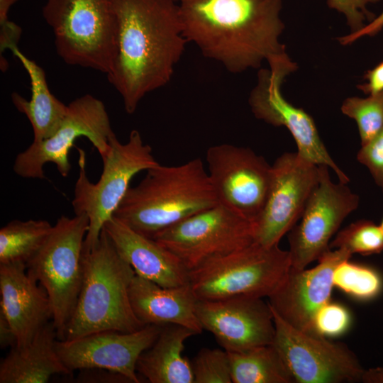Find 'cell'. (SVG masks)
<instances>
[{
  "instance_id": "1",
  "label": "cell",
  "mask_w": 383,
  "mask_h": 383,
  "mask_svg": "<svg viewBox=\"0 0 383 383\" xmlns=\"http://www.w3.org/2000/svg\"><path fill=\"white\" fill-rule=\"evenodd\" d=\"M178 5L188 43L229 72L258 69L264 62L274 72L296 70L279 40L282 0H179Z\"/></svg>"
},
{
  "instance_id": "2",
  "label": "cell",
  "mask_w": 383,
  "mask_h": 383,
  "mask_svg": "<svg viewBox=\"0 0 383 383\" xmlns=\"http://www.w3.org/2000/svg\"><path fill=\"white\" fill-rule=\"evenodd\" d=\"M116 51L109 83L133 113L148 93L171 80L188 41L174 0H113Z\"/></svg>"
},
{
  "instance_id": "3",
  "label": "cell",
  "mask_w": 383,
  "mask_h": 383,
  "mask_svg": "<svg viewBox=\"0 0 383 383\" xmlns=\"http://www.w3.org/2000/svg\"><path fill=\"white\" fill-rule=\"evenodd\" d=\"M146 172L128 189L113 216L147 237L218 204L199 158L177 166L159 164Z\"/></svg>"
},
{
  "instance_id": "4",
  "label": "cell",
  "mask_w": 383,
  "mask_h": 383,
  "mask_svg": "<svg viewBox=\"0 0 383 383\" xmlns=\"http://www.w3.org/2000/svg\"><path fill=\"white\" fill-rule=\"evenodd\" d=\"M84 277L65 340L116 331L129 333L144 325L135 315L129 287L135 272L103 228L96 245L83 251Z\"/></svg>"
},
{
  "instance_id": "5",
  "label": "cell",
  "mask_w": 383,
  "mask_h": 383,
  "mask_svg": "<svg viewBox=\"0 0 383 383\" xmlns=\"http://www.w3.org/2000/svg\"><path fill=\"white\" fill-rule=\"evenodd\" d=\"M42 13L65 63L110 72L116 51L113 0H46Z\"/></svg>"
},
{
  "instance_id": "6",
  "label": "cell",
  "mask_w": 383,
  "mask_h": 383,
  "mask_svg": "<svg viewBox=\"0 0 383 383\" xmlns=\"http://www.w3.org/2000/svg\"><path fill=\"white\" fill-rule=\"evenodd\" d=\"M109 145V151L102 160V173L95 183L87 175L85 154L79 150V172L72 206L75 214L84 213L89 218L84 252L96 245L105 223L119 206L133 177L160 164L152 155V148L143 142L136 130L131 131L126 143H121L114 135Z\"/></svg>"
},
{
  "instance_id": "7",
  "label": "cell",
  "mask_w": 383,
  "mask_h": 383,
  "mask_svg": "<svg viewBox=\"0 0 383 383\" xmlns=\"http://www.w3.org/2000/svg\"><path fill=\"white\" fill-rule=\"evenodd\" d=\"M89 228L84 213L60 216L48 238L26 265L27 272L47 292L57 340H65L84 277L83 248Z\"/></svg>"
},
{
  "instance_id": "8",
  "label": "cell",
  "mask_w": 383,
  "mask_h": 383,
  "mask_svg": "<svg viewBox=\"0 0 383 383\" xmlns=\"http://www.w3.org/2000/svg\"><path fill=\"white\" fill-rule=\"evenodd\" d=\"M291 267L288 250L255 243L211 260L189 272L196 298L215 300L236 296H270Z\"/></svg>"
},
{
  "instance_id": "9",
  "label": "cell",
  "mask_w": 383,
  "mask_h": 383,
  "mask_svg": "<svg viewBox=\"0 0 383 383\" xmlns=\"http://www.w3.org/2000/svg\"><path fill=\"white\" fill-rule=\"evenodd\" d=\"M114 135L104 103L89 94H84L67 105L64 119L52 135L41 141H33L16 155L13 170L23 178L42 179L45 178V165L51 162L65 177L71 170L69 152L78 138H88L103 160Z\"/></svg>"
},
{
  "instance_id": "10",
  "label": "cell",
  "mask_w": 383,
  "mask_h": 383,
  "mask_svg": "<svg viewBox=\"0 0 383 383\" xmlns=\"http://www.w3.org/2000/svg\"><path fill=\"white\" fill-rule=\"evenodd\" d=\"M152 238L173 252L190 272L252 244L253 223L218 203Z\"/></svg>"
},
{
  "instance_id": "11",
  "label": "cell",
  "mask_w": 383,
  "mask_h": 383,
  "mask_svg": "<svg viewBox=\"0 0 383 383\" xmlns=\"http://www.w3.org/2000/svg\"><path fill=\"white\" fill-rule=\"evenodd\" d=\"M272 312V345L295 383L361 382L365 369L345 345L301 331Z\"/></svg>"
},
{
  "instance_id": "12",
  "label": "cell",
  "mask_w": 383,
  "mask_h": 383,
  "mask_svg": "<svg viewBox=\"0 0 383 383\" xmlns=\"http://www.w3.org/2000/svg\"><path fill=\"white\" fill-rule=\"evenodd\" d=\"M208 175L218 204L254 223L272 181V165L249 148L223 143L206 151Z\"/></svg>"
},
{
  "instance_id": "13",
  "label": "cell",
  "mask_w": 383,
  "mask_h": 383,
  "mask_svg": "<svg viewBox=\"0 0 383 383\" xmlns=\"http://www.w3.org/2000/svg\"><path fill=\"white\" fill-rule=\"evenodd\" d=\"M319 176V165L297 152L276 159L265 206L253 223L254 243L264 247L279 244L300 219Z\"/></svg>"
},
{
  "instance_id": "14",
  "label": "cell",
  "mask_w": 383,
  "mask_h": 383,
  "mask_svg": "<svg viewBox=\"0 0 383 383\" xmlns=\"http://www.w3.org/2000/svg\"><path fill=\"white\" fill-rule=\"evenodd\" d=\"M319 169L318 182L289 234L291 267L296 269L306 268L330 250L331 238L359 205V196L346 183H334L327 166Z\"/></svg>"
},
{
  "instance_id": "15",
  "label": "cell",
  "mask_w": 383,
  "mask_h": 383,
  "mask_svg": "<svg viewBox=\"0 0 383 383\" xmlns=\"http://www.w3.org/2000/svg\"><path fill=\"white\" fill-rule=\"evenodd\" d=\"M164 326L147 324L129 333L104 331L72 340H57L56 350L66 367L101 369L139 383L136 365L140 355L156 340Z\"/></svg>"
},
{
  "instance_id": "16",
  "label": "cell",
  "mask_w": 383,
  "mask_h": 383,
  "mask_svg": "<svg viewBox=\"0 0 383 383\" xmlns=\"http://www.w3.org/2000/svg\"><path fill=\"white\" fill-rule=\"evenodd\" d=\"M196 313L203 330L211 332L228 352L243 351L274 341L273 312L262 297L198 299Z\"/></svg>"
},
{
  "instance_id": "17",
  "label": "cell",
  "mask_w": 383,
  "mask_h": 383,
  "mask_svg": "<svg viewBox=\"0 0 383 383\" xmlns=\"http://www.w3.org/2000/svg\"><path fill=\"white\" fill-rule=\"evenodd\" d=\"M287 74L260 69L248 103L255 116L274 126L288 129L297 145V152L307 160L331 169L340 182L348 177L335 164L323 143L313 118L303 109L290 104L282 94Z\"/></svg>"
},
{
  "instance_id": "18",
  "label": "cell",
  "mask_w": 383,
  "mask_h": 383,
  "mask_svg": "<svg viewBox=\"0 0 383 383\" xmlns=\"http://www.w3.org/2000/svg\"><path fill=\"white\" fill-rule=\"evenodd\" d=\"M352 255L343 249H330L313 268L291 267L281 285L268 297L272 310L292 326L318 335L313 320L318 309L331 301L334 270Z\"/></svg>"
},
{
  "instance_id": "19",
  "label": "cell",
  "mask_w": 383,
  "mask_h": 383,
  "mask_svg": "<svg viewBox=\"0 0 383 383\" xmlns=\"http://www.w3.org/2000/svg\"><path fill=\"white\" fill-rule=\"evenodd\" d=\"M21 262L0 265L1 311L12 327L17 347L28 345L52 318V308L43 287Z\"/></svg>"
},
{
  "instance_id": "20",
  "label": "cell",
  "mask_w": 383,
  "mask_h": 383,
  "mask_svg": "<svg viewBox=\"0 0 383 383\" xmlns=\"http://www.w3.org/2000/svg\"><path fill=\"white\" fill-rule=\"evenodd\" d=\"M121 256L135 274L164 287L189 283V271L170 250L112 216L104 225Z\"/></svg>"
},
{
  "instance_id": "21",
  "label": "cell",
  "mask_w": 383,
  "mask_h": 383,
  "mask_svg": "<svg viewBox=\"0 0 383 383\" xmlns=\"http://www.w3.org/2000/svg\"><path fill=\"white\" fill-rule=\"evenodd\" d=\"M133 311L144 325L177 324L196 334L203 328L196 313L198 299L190 284L164 287L137 274L129 287Z\"/></svg>"
},
{
  "instance_id": "22",
  "label": "cell",
  "mask_w": 383,
  "mask_h": 383,
  "mask_svg": "<svg viewBox=\"0 0 383 383\" xmlns=\"http://www.w3.org/2000/svg\"><path fill=\"white\" fill-rule=\"evenodd\" d=\"M52 322L46 323L23 347L14 346L0 364V383H45L55 374H69L56 350Z\"/></svg>"
},
{
  "instance_id": "23",
  "label": "cell",
  "mask_w": 383,
  "mask_h": 383,
  "mask_svg": "<svg viewBox=\"0 0 383 383\" xmlns=\"http://www.w3.org/2000/svg\"><path fill=\"white\" fill-rule=\"evenodd\" d=\"M195 335L182 326H164L155 343L139 357L137 372L151 383H194L192 362L182 352L184 342Z\"/></svg>"
},
{
  "instance_id": "24",
  "label": "cell",
  "mask_w": 383,
  "mask_h": 383,
  "mask_svg": "<svg viewBox=\"0 0 383 383\" xmlns=\"http://www.w3.org/2000/svg\"><path fill=\"white\" fill-rule=\"evenodd\" d=\"M28 74L31 96L26 100L17 92L11 94L16 109L28 118L33 131V141H41L52 135L64 119L67 105L50 91L44 70L26 56L18 47L10 50Z\"/></svg>"
},
{
  "instance_id": "25",
  "label": "cell",
  "mask_w": 383,
  "mask_h": 383,
  "mask_svg": "<svg viewBox=\"0 0 383 383\" xmlns=\"http://www.w3.org/2000/svg\"><path fill=\"white\" fill-rule=\"evenodd\" d=\"M228 353L233 383H294L272 344Z\"/></svg>"
},
{
  "instance_id": "26",
  "label": "cell",
  "mask_w": 383,
  "mask_h": 383,
  "mask_svg": "<svg viewBox=\"0 0 383 383\" xmlns=\"http://www.w3.org/2000/svg\"><path fill=\"white\" fill-rule=\"evenodd\" d=\"M53 226L45 220H13L0 230V265L28 261L43 246Z\"/></svg>"
},
{
  "instance_id": "27",
  "label": "cell",
  "mask_w": 383,
  "mask_h": 383,
  "mask_svg": "<svg viewBox=\"0 0 383 383\" xmlns=\"http://www.w3.org/2000/svg\"><path fill=\"white\" fill-rule=\"evenodd\" d=\"M333 287L360 301H370L382 292L383 282L374 268L351 262L349 260L337 265L333 275Z\"/></svg>"
},
{
  "instance_id": "28",
  "label": "cell",
  "mask_w": 383,
  "mask_h": 383,
  "mask_svg": "<svg viewBox=\"0 0 383 383\" xmlns=\"http://www.w3.org/2000/svg\"><path fill=\"white\" fill-rule=\"evenodd\" d=\"M329 248L343 249L351 255L379 254L383 251V232L373 221L359 220L339 231Z\"/></svg>"
},
{
  "instance_id": "29",
  "label": "cell",
  "mask_w": 383,
  "mask_h": 383,
  "mask_svg": "<svg viewBox=\"0 0 383 383\" xmlns=\"http://www.w3.org/2000/svg\"><path fill=\"white\" fill-rule=\"evenodd\" d=\"M341 111L355 121L363 145L383 128V92L367 98H347Z\"/></svg>"
},
{
  "instance_id": "30",
  "label": "cell",
  "mask_w": 383,
  "mask_h": 383,
  "mask_svg": "<svg viewBox=\"0 0 383 383\" xmlns=\"http://www.w3.org/2000/svg\"><path fill=\"white\" fill-rule=\"evenodd\" d=\"M194 383H232L228 351L202 348L192 362Z\"/></svg>"
},
{
  "instance_id": "31",
  "label": "cell",
  "mask_w": 383,
  "mask_h": 383,
  "mask_svg": "<svg viewBox=\"0 0 383 383\" xmlns=\"http://www.w3.org/2000/svg\"><path fill=\"white\" fill-rule=\"evenodd\" d=\"M351 317L348 310L343 305L331 301L321 306L313 320L316 335L335 337L344 333L350 325Z\"/></svg>"
},
{
  "instance_id": "32",
  "label": "cell",
  "mask_w": 383,
  "mask_h": 383,
  "mask_svg": "<svg viewBox=\"0 0 383 383\" xmlns=\"http://www.w3.org/2000/svg\"><path fill=\"white\" fill-rule=\"evenodd\" d=\"M380 0H327L329 8L336 10L345 18L350 33L361 30L366 22L372 21L376 16L367 7Z\"/></svg>"
},
{
  "instance_id": "33",
  "label": "cell",
  "mask_w": 383,
  "mask_h": 383,
  "mask_svg": "<svg viewBox=\"0 0 383 383\" xmlns=\"http://www.w3.org/2000/svg\"><path fill=\"white\" fill-rule=\"evenodd\" d=\"M357 159L368 169L383 192V128L367 143L361 145Z\"/></svg>"
},
{
  "instance_id": "34",
  "label": "cell",
  "mask_w": 383,
  "mask_h": 383,
  "mask_svg": "<svg viewBox=\"0 0 383 383\" xmlns=\"http://www.w3.org/2000/svg\"><path fill=\"white\" fill-rule=\"evenodd\" d=\"M18 0H0V53L6 50L18 47L22 30L15 23L9 21V12Z\"/></svg>"
},
{
  "instance_id": "35",
  "label": "cell",
  "mask_w": 383,
  "mask_h": 383,
  "mask_svg": "<svg viewBox=\"0 0 383 383\" xmlns=\"http://www.w3.org/2000/svg\"><path fill=\"white\" fill-rule=\"evenodd\" d=\"M383 28V11L370 23L366 24L361 30L350 33L348 35L340 37L338 40L340 44L347 45L353 43L359 38L368 35L373 36Z\"/></svg>"
},
{
  "instance_id": "36",
  "label": "cell",
  "mask_w": 383,
  "mask_h": 383,
  "mask_svg": "<svg viewBox=\"0 0 383 383\" xmlns=\"http://www.w3.org/2000/svg\"><path fill=\"white\" fill-rule=\"evenodd\" d=\"M365 78L367 82L359 86V89L369 95L383 92V62L369 70Z\"/></svg>"
},
{
  "instance_id": "37",
  "label": "cell",
  "mask_w": 383,
  "mask_h": 383,
  "mask_svg": "<svg viewBox=\"0 0 383 383\" xmlns=\"http://www.w3.org/2000/svg\"><path fill=\"white\" fill-rule=\"evenodd\" d=\"M17 339L16 334L9 321L0 312V346L2 348L16 346Z\"/></svg>"
},
{
  "instance_id": "38",
  "label": "cell",
  "mask_w": 383,
  "mask_h": 383,
  "mask_svg": "<svg viewBox=\"0 0 383 383\" xmlns=\"http://www.w3.org/2000/svg\"><path fill=\"white\" fill-rule=\"evenodd\" d=\"M361 382L365 383H383V367L365 370Z\"/></svg>"
},
{
  "instance_id": "39",
  "label": "cell",
  "mask_w": 383,
  "mask_h": 383,
  "mask_svg": "<svg viewBox=\"0 0 383 383\" xmlns=\"http://www.w3.org/2000/svg\"><path fill=\"white\" fill-rule=\"evenodd\" d=\"M379 226L381 230L383 232V218H382V221H381V223H380V224Z\"/></svg>"
},
{
  "instance_id": "40",
  "label": "cell",
  "mask_w": 383,
  "mask_h": 383,
  "mask_svg": "<svg viewBox=\"0 0 383 383\" xmlns=\"http://www.w3.org/2000/svg\"><path fill=\"white\" fill-rule=\"evenodd\" d=\"M174 1H176L177 2H178L179 0H174Z\"/></svg>"
}]
</instances>
